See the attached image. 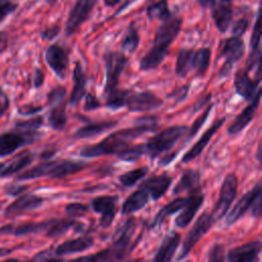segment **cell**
Listing matches in <instances>:
<instances>
[{"label":"cell","instance_id":"cell-1","mask_svg":"<svg viewBox=\"0 0 262 262\" xmlns=\"http://www.w3.org/2000/svg\"><path fill=\"white\" fill-rule=\"evenodd\" d=\"M157 119L155 117L144 118V122L139 125H135L131 128L118 130L111 133L100 142L85 146L81 149L80 155L83 157L94 158L105 155H117L119 151L129 146V142L134 138L146 133L147 131L155 130L157 128Z\"/></svg>","mask_w":262,"mask_h":262},{"label":"cell","instance_id":"cell-2","mask_svg":"<svg viewBox=\"0 0 262 262\" xmlns=\"http://www.w3.org/2000/svg\"><path fill=\"white\" fill-rule=\"evenodd\" d=\"M181 24V18L172 15L163 20V24L156 32L152 47L140 60L139 68L141 71L154 70L162 63L168 53L169 46L180 32Z\"/></svg>","mask_w":262,"mask_h":262},{"label":"cell","instance_id":"cell-3","mask_svg":"<svg viewBox=\"0 0 262 262\" xmlns=\"http://www.w3.org/2000/svg\"><path fill=\"white\" fill-rule=\"evenodd\" d=\"M137 222L134 217L129 218L117 231L114 236L112 245L92 256L80 257L76 260L81 261H118L125 259L136 246V243L132 244L133 235L136 231Z\"/></svg>","mask_w":262,"mask_h":262},{"label":"cell","instance_id":"cell-4","mask_svg":"<svg viewBox=\"0 0 262 262\" xmlns=\"http://www.w3.org/2000/svg\"><path fill=\"white\" fill-rule=\"evenodd\" d=\"M86 167L87 165L85 163L72 160L43 162L18 175L17 180H32L44 176H48L51 179H62L84 170Z\"/></svg>","mask_w":262,"mask_h":262},{"label":"cell","instance_id":"cell-5","mask_svg":"<svg viewBox=\"0 0 262 262\" xmlns=\"http://www.w3.org/2000/svg\"><path fill=\"white\" fill-rule=\"evenodd\" d=\"M187 131L186 126H173L159 132L144 144L145 152L151 159L161 156L171 149Z\"/></svg>","mask_w":262,"mask_h":262},{"label":"cell","instance_id":"cell-6","mask_svg":"<svg viewBox=\"0 0 262 262\" xmlns=\"http://www.w3.org/2000/svg\"><path fill=\"white\" fill-rule=\"evenodd\" d=\"M214 222L215 219L212 213L204 212L199 216V218L196 219V221L194 222V224L192 225V227L190 228V230L188 231L183 241L182 248L177 260L183 259L189 254V252L192 250L195 244L210 230Z\"/></svg>","mask_w":262,"mask_h":262},{"label":"cell","instance_id":"cell-7","mask_svg":"<svg viewBox=\"0 0 262 262\" xmlns=\"http://www.w3.org/2000/svg\"><path fill=\"white\" fill-rule=\"evenodd\" d=\"M237 185H238L237 177L235 176L234 173H229L225 176L222 182V185L220 187L219 199L212 211V215L215 221L221 219L226 215L232 202L235 199Z\"/></svg>","mask_w":262,"mask_h":262},{"label":"cell","instance_id":"cell-8","mask_svg":"<svg viewBox=\"0 0 262 262\" xmlns=\"http://www.w3.org/2000/svg\"><path fill=\"white\" fill-rule=\"evenodd\" d=\"M104 61H105V73H106L104 94H106L114 88L118 87L120 76L128 62V58L123 53L115 51V52H107L104 55Z\"/></svg>","mask_w":262,"mask_h":262},{"label":"cell","instance_id":"cell-9","mask_svg":"<svg viewBox=\"0 0 262 262\" xmlns=\"http://www.w3.org/2000/svg\"><path fill=\"white\" fill-rule=\"evenodd\" d=\"M38 137L36 132H26L18 130L9 131L0 135V158L14 152L17 148L33 143Z\"/></svg>","mask_w":262,"mask_h":262},{"label":"cell","instance_id":"cell-10","mask_svg":"<svg viewBox=\"0 0 262 262\" xmlns=\"http://www.w3.org/2000/svg\"><path fill=\"white\" fill-rule=\"evenodd\" d=\"M245 53V43L241 37H231L225 39L221 44V56L224 57L225 62L220 70V77H226L232 66L237 62Z\"/></svg>","mask_w":262,"mask_h":262},{"label":"cell","instance_id":"cell-11","mask_svg":"<svg viewBox=\"0 0 262 262\" xmlns=\"http://www.w3.org/2000/svg\"><path fill=\"white\" fill-rule=\"evenodd\" d=\"M163 104L162 98L152 93L151 91H141V92H131L129 93L125 105L128 111L134 113L148 112L155 110Z\"/></svg>","mask_w":262,"mask_h":262},{"label":"cell","instance_id":"cell-12","mask_svg":"<svg viewBox=\"0 0 262 262\" xmlns=\"http://www.w3.org/2000/svg\"><path fill=\"white\" fill-rule=\"evenodd\" d=\"M95 2L96 0H76L66 25V33L68 36L74 34L89 17Z\"/></svg>","mask_w":262,"mask_h":262},{"label":"cell","instance_id":"cell-13","mask_svg":"<svg viewBox=\"0 0 262 262\" xmlns=\"http://www.w3.org/2000/svg\"><path fill=\"white\" fill-rule=\"evenodd\" d=\"M118 202V195H101L91 201L92 209L101 215L99 220L100 226L108 227L113 223L117 212Z\"/></svg>","mask_w":262,"mask_h":262},{"label":"cell","instance_id":"cell-14","mask_svg":"<svg viewBox=\"0 0 262 262\" xmlns=\"http://www.w3.org/2000/svg\"><path fill=\"white\" fill-rule=\"evenodd\" d=\"M261 195V182L258 181L257 184L249 190L247 193H245L237 203L233 206V208L229 211V213L226 216V223L227 224H233L238 219H241L247 211L251 210L255 200Z\"/></svg>","mask_w":262,"mask_h":262},{"label":"cell","instance_id":"cell-15","mask_svg":"<svg viewBox=\"0 0 262 262\" xmlns=\"http://www.w3.org/2000/svg\"><path fill=\"white\" fill-rule=\"evenodd\" d=\"M45 59L50 69L60 79H64L69 68V55L59 45H50L45 52Z\"/></svg>","mask_w":262,"mask_h":262},{"label":"cell","instance_id":"cell-16","mask_svg":"<svg viewBox=\"0 0 262 262\" xmlns=\"http://www.w3.org/2000/svg\"><path fill=\"white\" fill-rule=\"evenodd\" d=\"M205 200L204 193L198 188L193 189L190 195L187 198L185 206L181 209V213L176 217L175 224L179 228H185L193 219L195 213L200 210Z\"/></svg>","mask_w":262,"mask_h":262},{"label":"cell","instance_id":"cell-17","mask_svg":"<svg viewBox=\"0 0 262 262\" xmlns=\"http://www.w3.org/2000/svg\"><path fill=\"white\" fill-rule=\"evenodd\" d=\"M44 202V199L33 194V193H27L24 195L18 196L14 202H12L4 211V215L6 217H13L20 214H24L28 211L35 210L39 208L42 203Z\"/></svg>","mask_w":262,"mask_h":262},{"label":"cell","instance_id":"cell-18","mask_svg":"<svg viewBox=\"0 0 262 262\" xmlns=\"http://www.w3.org/2000/svg\"><path fill=\"white\" fill-rule=\"evenodd\" d=\"M172 178L167 173L154 175L139 184V188L145 190L152 200L161 199L170 187Z\"/></svg>","mask_w":262,"mask_h":262},{"label":"cell","instance_id":"cell-19","mask_svg":"<svg viewBox=\"0 0 262 262\" xmlns=\"http://www.w3.org/2000/svg\"><path fill=\"white\" fill-rule=\"evenodd\" d=\"M234 88L237 94L243 98L252 99L256 92L259 90L260 79H251L246 69L238 70L234 75Z\"/></svg>","mask_w":262,"mask_h":262},{"label":"cell","instance_id":"cell-20","mask_svg":"<svg viewBox=\"0 0 262 262\" xmlns=\"http://www.w3.org/2000/svg\"><path fill=\"white\" fill-rule=\"evenodd\" d=\"M260 96H261V90L259 89L256 92V94L253 96L251 103L246 108L243 110V112L234 119V121L228 127L227 131L229 134L239 133L249 125V123L252 121V119L254 118V116L258 110L259 102H260Z\"/></svg>","mask_w":262,"mask_h":262},{"label":"cell","instance_id":"cell-21","mask_svg":"<svg viewBox=\"0 0 262 262\" xmlns=\"http://www.w3.org/2000/svg\"><path fill=\"white\" fill-rule=\"evenodd\" d=\"M261 251L260 242H252L229 250L227 260L231 262H253L258 260Z\"/></svg>","mask_w":262,"mask_h":262},{"label":"cell","instance_id":"cell-22","mask_svg":"<svg viewBox=\"0 0 262 262\" xmlns=\"http://www.w3.org/2000/svg\"><path fill=\"white\" fill-rule=\"evenodd\" d=\"M93 245H94V239L92 236L83 235L77 238H71V239L64 241L63 243L59 244L53 251H54V254L57 257H59V256L84 252L90 249Z\"/></svg>","mask_w":262,"mask_h":262},{"label":"cell","instance_id":"cell-23","mask_svg":"<svg viewBox=\"0 0 262 262\" xmlns=\"http://www.w3.org/2000/svg\"><path fill=\"white\" fill-rule=\"evenodd\" d=\"M224 122H225V118H222V119L216 121L211 127H209L205 131V133L201 136L199 141L196 143H194L187 152H185V155L182 157L181 162L182 163H188V162L192 161L193 159H195L196 157H199L202 154V151L204 150V148L207 146V144L209 143L210 139L218 131V129L223 125Z\"/></svg>","mask_w":262,"mask_h":262},{"label":"cell","instance_id":"cell-24","mask_svg":"<svg viewBox=\"0 0 262 262\" xmlns=\"http://www.w3.org/2000/svg\"><path fill=\"white\" fill-rule=\"evenodd\" d=\"M51 220L42 221V222H27L18 225L6 224L0 227V235H7L12 234L15 236L27 235L30 233H36L43 230H46L49 226Z\"/></svg>","mask_w":262,"mask_h":262},{"label":"cell","instance_id":"cell-25","mask_svg":"<svg viewBox=\"0 0 262 262\" xmlns=\"http://www.w3.org/2000/svg\"><path fill=\"white\" fill-rule=\"evenodd\" d=\"M180 243V234L178 232H171L163 239L160 248L157 251V254L154 258V261L164 262L172 260L175 252L178 249Z\"/></svg>","mask_w":262,"mask_h":262},{"label":"cell","instance_id":"cell-26","mask_svg":"<svg viewBox=\"0 0 262 262\" xmlns=\"http://www.w3.org/2000/svg\"><path fill=\"white\" fill-rule=\"evenodd\" d=\"M73 80H74V87L70 96V103L72 105H76L80 102L82 97L86 94V75L80 64L77 62L75 69L73 71Z\"/></svg>","mask_w":262,"mask_h":262},{"label":"cell","instance_id":"cell-27","mask_svg":"<svg viewBox=\"0 0 262 262\" xmlns=\"http://www.w3.org/2000/svg\"><path fill=\"white\" fill-rule=\"evenodd\" d=\"M35 159V155L30 151H25L17 157H15L13 160H11L7 165H2L0 168V177H7L11 176L12 174H15L23 169H25L27 166H29Z\"/></svg>","mask_w":262,"mask_h":262},{"label":"cell","instance_id":"cell-28","mask_svg":"<svg viewBox=\"0 0 262 262\" xmlns=\"http://www.w3.org/2000/svg\"><path fill=\"white\" fill-rule=\"evenodd\" d=\"M148 200H149L148 193L145 190L138 187V189L133 191L123 203L121 208L122 214H125V215L132 214V213H135L136 211L141 210L142 208L145 207Z\"/></svg>","mask_w":262,"mask_h":262},{"label":"cell","instance_id":"cell-29","mask_svg":"<svg viewBox=\"0 0 262 262\" xmlns=\"http://www.w3.org/2000/svg\"><path fill=\"white\" fill-rule=\"evenodd\" d=\"M116 121H104V122H96V123H90L87 124L81 128H79L75 134L74 138L75 139H82V138H88V137H93L95 135L101 134L106 130H110L117 126Z\"/></svg>","mask_w":262,"mask_h":262},{"label":"cell","instance_id":"cell-30","mask_svg":"<svg viewBox=\"0 0 262 262\" xmlns=\"http://www.w3.org/2000/svg\"><path fill=\"white\" fill-rule=\"evenodd\" d=\"M200 179H201V174L198 170H193V169L185 170L180 176L179 181L175 184L172 193L178 194L184 190H188V189L193 190L198 188Z\"/></svg>","mask_w":262,"mask_h":262},{"label":"cell","instance_id":"cell-31","mask_svg":"<svg viewBox=\"0 0 262 262\" xmlns=\"http://www.w3.org/2000/svg\"><path fill=\"white\" fill-rule=\"evenodd\" d=\"M232 9L229 5L220 4L213 8L212 16L215 23V26L221 33H225L229 28V25L232 20Z\"/></svg>","mask_w":262,"mask_h":262},{"label":"cell","instance_id":"cell-32","mask_svg":"<svg viewBox=\"0 0 262 262\" xmlns=\"http://www.w3.org/2000/svg\"><path fill=\"white\" fill-rule=\"evenodd\" d=\"M211 60V50L209 48H201L193 50L192 54V71L195 77L202 78L206 75Z\"/></svg>","mask_w":262,"mask_h":262},{"label":"cell","instance_id":"cell-33","mask_svg":"<svg viewBox=\"0 0 262 262\" xmlns=\"http://www.w3.org/2000/svg\"><path fill=\"white\" fill-rule=\"evenodd\" d=\"M67 112L64 102L50 105V111L48 115V123L53 130L61 131L67 124Z\"/></svg>","mask_w":262,"mask_h":262},{"label":"cell","instance_id":"cell-34","mask_svg":"<svg viewBox=\"0 0 262 262\" xmlns=\"http://www.w3.org/2000/svg\"><path fill=\"white\" fill-rule=\"evenodd\" d=\"M187 202V198H176L174 199L172 202L168 203L165 207H163L158 214L156 215L154 222H152V226H157L159 224H161L164 219H166L168 216L173 215L174 213L180 211L186 204Z\"/></svg>","mask_w":262,"mask_h":262},{"label":"cell","instance_id":"cell-35","mask_svg":"<svg viewBox=\"0 0 262 262\" xmlns=\"http://www.w3.org/2000/svg\"><path fill=\"white\" fill-rule=\"evenodd\" d=\"M192 54L193 50L191 49H181L178 52L175 64V72L178 76L184 78L192 71Z\"/></svg>","mask_w":262,"mask_h":262},{"label":"cell","instance_id":"cell-36","mask_svg":"<svg viewBox=\"0 0 262 262\" xmlns=\"http://www.w3.org/2000/svg\"><path fill=\"white\" fill-rule=\"evenodd\" d=\"M75 225L76 222L73 219H51L50 224L46 229V235L48 237H58Z\"/></svg>","mask_w":262,"mask_h":262},{"label":"cell","instance_id":"cell-37","mask_svg":"<svg viewBox=\"0 0 262 262\" xmlns=\"http://www.w3.org/2000/svg\"><path fill=\"white\" fill-rule=\"evenodd\" d=\"M131 90L129 89H119L118 87L114 88L106 95V106L113 110H118L125 105L126 99Z\"/></svg>","mask_w":262,"mask_h":262},{"label":"cell","instance_id":"cell-38","mask_svg":"<svg viewBox=\"0 0 262 262\" xmlns=\"http://www.w3.org/2000/svg\"><path fill=\"white\" fill-rule=\"evenodd\" d=\"M148 172V167L143 166L136 169H133L131 171H128L122 175L119 176V181L122 185L125 187H131L134 184H136L139 180L145 177V175Z\"/></svg>","mask_w":262,"mask_h":262},{"label":"cell","instance_id":"cell-39","mask_svg":"<svg viewBox=\"0 0 262 262\" xmlns=\"http://www.w3.org/2000/svg\"><path fill=\"white\" fill-rule=\"evenodd\" d=\"M146 14L149 19H161L165 20L171 16V12L168 8L167 0H159L156 3L149 5L146 9Z\"/></svg>","mask_w":262,"mask_h":262},{"label":"cell","instance_id":"cell-40","mask_svg":"<svg viewBox=\"0 0 262 262\" xmlns=\"http://www.w3.org/2000/svg\"><path fill=\"white\" fill-rule=\"evenodd\" d=\"M138 44H139L138 33H137L136 29L133 27V25H130L124 35L123 40H122V48L125 51L132 53L136 50Z\"/></svg>","mask_w":262,"mask_h":262},{"label":"cell","instance_id":"cell-41","mask_svg":"<svg viewBox=\"0 0 262 262\" xmlns=\"http://www.w3.org/2000/svg\"><path fill=\"white\" fill-rule=\"evenodd\" d=\"M143 154H145L144 144H136L132 146H127L121 151H119L116 156L126 162H133L138 160Z\"/></svg>","mask_w":262,"mask_h":262},{"label":"cell","instance_id":"cell-42","mask_svg":"<svg viewBox=\"0 0 262 262\" xmlns=\"http://www.w3.org/2000/svg\"><path fill=\"white\" fill-rule=\"evenodd\" d=\"M42 125H43V118L42 117H35V118L29 119L27 121L16 122L15 127L18 130H21V131L36 132Z\"/></svg>","mask_w":262,"mask_h":262},{"label":"cell","instance_id":"cell-43","mask_svg":"<svg viewBox=\"0 0 262 262\" xmlns=\"http://www.w3.org/2000/svg\"><path fill=\"white\" fill-rule=\"evenodd\" d=\"M67 95V90L62 86H56L51 89V91L47 95V100L49 105L58 104L61 102H64Z\"/></svg>","mask_w":262,"mask_h":262},{"label":"cell","instance_id":"cell-44","mask_svg":"<svg viewBox=\"0 0 262 262\" xmlns=\"http://www.w3.org/2000/svg\"><path fill=\"white\" fill-rule=\"evenodd\" d=\"M211 108H212V104H210V105H208L207 106V108L205 110V112L201 115V116H199L198 118H196V120L194 121V123L191 125V127L188 129V138L190 139L191 137H193L198 132H199V130L202 128V126L204 125V123H205V121L207 120V118H208V116H209V114H210V111H211Z\"/></svg>","mask_w":262,"mask_h":262},{"label":"cell","instance_id":"cell-45","mask_svg":"<svg viewBox=\"0 0 262 262\" xmlns=\"http://www.w3.org/2000/svg\"><path fill=\"white\" fill-rule=\"evenodd\" d=\"M260 10L258 11L257 14V18H256V23L254 26V30L251 36V41H250V45H251V50L252 52H255L257 50H260V36H261V30H260Z\"/></svg>","mask_w":262,"mask_h":262},{"label":"cell","instance_id":"cell-46","mask_svg":"<svg viewBox=\"0 0 262 262\" xmlns=\"http://www.w3.org/2000/svg\"><path fill=\"white\" fill-rule=\"evenodd\" d=\"M89 210L87 205L81 203H71L66 206V213L70 217H81L85 215Z\"/></svg>","mask_w":262,"mask_h":262},{"label":"cell","instance_id":"cell-47","mask_svg":"<svg viewBox=\"0 0 262 262\" xmlns=\"http://www.w3.org/2000/svg\"><path fill=\"white\" fill-rule=\"evenodd\" d=\"M208 259L210 261H223L224 260V247L222 245H214L209 251Z\"/></svg>","mask_w":262,"mask_h":262},{"label":"cell","instance_id":"cell-48","mask_svg":"<svg viewBox=\"0 0 262 262\" xmlns=\"http://www.w3.org/2000/svg\"><path fill=\"white\" fill-rule=\"evenodd\" d=\"M249 26V20L247 18H241L238 19L232 27L231 33L233 36L235 37H241L243 36V34L247 31Z\"/></svg>","mask_w":262,"mask_h":262},{"label":"cell","instance_id":"cell-49","mask_svg":"<svg viewBox=\"0 0 262 262\" xmlns=\"http://www.w3.org/2000/svg\"><path fill=\"white\" fill-rule=\"evenodd\" d=\"M34 260H38V261H48V260H61V258L57 257L54 254V251L52 249L50 250H45L42 251L38 254H36L33 258Z\"/></svg>","mask_w":262,"mask_h":262},{"label":"cell","instance_id":"cell-50","mask_svg":"<svg viewBox=\"0 0 262 262\" xmlns=\"http://www.w3.org/2000/svg\"><path fill=\"white\" fill-rule=\"evenodd\" d=\"M100 107V102L96 98L95 95L93 94H87L85 98V103H84V110L85 111H94L96 108Z\"/></svg>","mask_w":262,"mask_h":262},{"label":"cell","instance_id":"cell-51","mask_svg":"<svg viewBox=\"0 0 262 262\" xmlns=\"http://www.w3.org/2000/svg\"><path fill=\"white\" fill-rule=\"evenodd\" d=\"M16 8V4L11 2L0 3V21L4 19L9 13H11Z\"/></svg>","mask_w":262,"mask_h":262},{"label":"cell","instance_id":"cell-52","mask_svg":"<svg viewBox=\"0 0 262 262\" xmlns=\"http://www.w3.org/2000/svg\"><path fill=\"white\" fill-rule=\"evenodd\" d=\"M9 107V98L0 87V117L3 116Z\"/></svg>","mask_w":262,"mask_h":262},{"label":"cell","instance_id":"cell-53","mask_svg":"<svg viewBox=\"0 0 262 262\" xmlns=\"http://www.w3.org/2000/svg\"><path fill=\"white\" fill-rule=\"evenodd\" d=\"M27 188H28L27 185H10L6 187L5 192L9 195L16 196V195H19L21 192H24Z\"/></svg>","mask_w":262,"mask_h":262},{"label":"cell","instance_id":"cell-54","mask_svg":"<svg viewBox=\"0 0 262 262\" xmlns=\"http://www.w3.org/2000/svg\"><path fill=\"white\" fill-rule=\"evenodd\" d=\"M42 106H35V105H24L18 108V113L21 115H34L38 112L42 111Z\"/></svg>","mask_w":262,"mask_h":262},{"label":"cell","instance_id":"cell-55","mask_svg":"<svg viewBox=\"0 0 262 262\" xmlns=\"http://www.w3.org/2000/svg\"><path fill=\"white\" fill-rule=\"evenodd\" d=\"M44 82V74L40 69H36L34 73V78H33V85L35 88H39L43 85Z\"/></svg>","mask_w":262,"mask_h":262},{"label":"cell","instance_id":"cell-56","mask_svg":"<svg viewBox=\"0 0 262 262\" xmlns=\"http://www.w3.org/2000/svg\"><path fill=\"white\" fill-rule=\"evenodd\" d=\"M251 211H252V215L254 217H259L261 215V195H259L255 200V202L251 208Z\"/></svg>","mask_w":262,"mask_h":262},{"label":"cell","instance_id":"cell-57","mask_svg":"<svg viewBox=\"0 0 262 262\" xmlns=\"http://www.w3.org/2000/svg\"><path fill=\"white\" fill-rule=\"evenodd\" d=\"M58 31H59V29L57 27H54V28H51V29H47V30H45L42 33V38L46 39V40H51V39H53L58 34Z\"/></svg>","mask_w":262,"mask_h":262},{"label":"cell","instance_id":"cell-58","mask_svg":"<svg viewBox=\"0 0 262 262\" xmlns=\"http://www.w3.org/2000/svg\"><path fill=\"white\" fill-rule=\"evenodd\" d=\"M7 42H8V38H7L6 33L0 32V54L6 49Z\"/></svg>","mask_w":262,"mask_h":262},{"label":"cell","instance_id":"cell-59","mask_svg":"<svg viewBox=\"0 0 262 262\" xmlns=\"http://www.w3.org/2000/svg\"><path fill=\"white\" fill-rule=\"evenodd\" d=\"M198 2L204 7H210V6L215 5L216 0H198Z\"/></svg>","mask_w":262,"mask_h":262},{"label":"cell","instance_id":"cell-60","mask_svg":"<svg viewBox=\"0 0 262 262\" xmlns=\"http://www.w3.org/2000/svg\"><path fill=\"white\" fill-rule=\"evenodd\" d=\"M121 0H103L104 4L107 5V6H114L116 4H118Z\"/></svg>","mask_w":262,"mask_h":262},{"label":"cell","instance_id":"cell-61","mask_svg":"<svg viewBox=\"0 0 262 262\" xmlns=\"http://www.w3.org/2000/svg\"><path fill=\"white\" fill-rule=\"evenodd\" d=\"M257 159H258V161H259V162H261V146H260V144H259V146H258V151H257Z\"/></svg>","mask_w":262,"mask_h":262},{"label":"cell","instance_id":"cell-62","mask_svg":"<svg viewBox=\"0 0 262 262\" xmlns=\"http://www.w3.org/2000/svg\"><path fill=\"white\" fill-rule=\"evenodd\" d=\"M221 1H223V2H229V1H231V0H221Z\"/></svg>","mask_w":262,"mask_h":262},{"label":"cell","instance_id":"cell-63","mask_svg":"<svg viewBox=\"0 0 262 262\" xmlns=\"http://www.w3.org/2000/svg\"><path fill=\"white\" fill-rule=\"evenodd\" d=\"M47 1H51V0H47Z\"/></svg>","mask_w":262,"mask_h":262}]
</instances>
